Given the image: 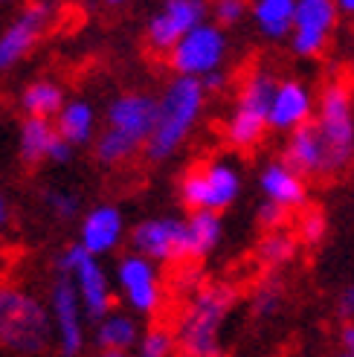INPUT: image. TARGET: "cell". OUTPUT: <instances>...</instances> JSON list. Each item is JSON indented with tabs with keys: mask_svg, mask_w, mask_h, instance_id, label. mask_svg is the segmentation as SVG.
I'll return each instance as SVG.
<instances>
[{
	"mask_svg": "<svg viewBox=\"0 0 354 357\" xmlns=\"http://www.w3.org/2000/svg\"><path fill=\"white\" fill-rule=\"evenodd\" d=\"M340 343H343V351L346 354H354V319L343 326V334H340Z\"/></svg>",
	"mask_w": 354,
	"mask_h": 357,
	"instance_id": "36",
	"label": "cell"
},
{
	"mask_svg": "<svg viewBox=\"0 0 354 357\" xmlns=\"http://www.w3.org/2000/svg\"><path fill=\"white\" fill-rule=\"evenodd\" d=\"M174 349V334L169 328H148L139 334L137 357H169Z\"/></svg>",
	"mask_w": 354,
	"mask_h": 357,
	"instance_id": "28",
	"label": "cell"
},
{
	"mask_svg": "<svg viewBox=\"0 0 354 357\" xmlns=\"http://www.w3.org/2000/svg\"><path fill=\"white\" fill-rule=\"evenodd\" d=\"M56 131L73 149L76 146H84V142H91L93 134H96V111L84 99L64 102L61 114L56 116Z\"/></svg>",
	"mask_w": 354,
	"mask_h": 357,
	"instance_id": "20",
	"label": "cell"
},
{
	"mask_svg": "<svg viewBox=\"0 0 354 357\" xmlns=\"http://www.w3.org/2000/svg\"><path fill=\"white\" fill-rule=\"evenodd\" d=\"M236 294L226 284H212L192 296L189 308L177 328V343L183 357H218L221 354V328L233 311Z\"/></svg>",
	"mask_w": 354,
	"mask_h": 357,
	"instance_id": "3",
	"label": "cell"
},
{
	"mask_svg": "<svg viewBox=\"0 0 354 357\" xmlns=\"http://www.w3.org/2000/svg\"><path fill=\"white\" fill-rule=\"evenodd\" d=\"M186 233H189V256H206L212 253L221 238H224V224L218 212H192L186 218Z\"/></svg>",
	"mask_w": 354,
	"mask_h": 357,
	"instance_id": "24",
	"label": "cell"
},
{
	"mask_svg": "<svg viewBox=\"0 0 354 357\" xmlns=\"http://www.w3.org/2000/svg\"><path fill=\"white\" fill-rule=\"evenodd\" d=\"M21 108L32 119H52L64 108V93L56 82H32L21 96Z\"/></svg>",
	"mask_w": 354,
	"mask_h": 357,
	"instance_id": "25",
	"label": "cell"
},
{
	"mask_svg": "<svg viewBox=\"0 0 354 357\" xmlns=\"http://www.w3.org/2000/svg\"><path fill=\"white\" fill-rule=\"evenodd\" d=\"M52 17H56V6H49V3L26 6L17 15L15 21L0 32V70H9L21 59H26L29 50L44 38Z\"/></svg>",
	"mask_w": 354,
	"mask_h": 357,
	"instance_id": "13",
	"label": "cell"
},
{
	"mask_svg": "<svg viewBox=\"0 0 354 357\" xmlns=\"http://www.w3.org/2000/svg\"><path fill=\"white\" fill-rule=\"evenodd\" d=\"M337 3L331 0H296L291 47L305 59L320 56L331 38V29L337 26Z\"/></svg>",
	"mask_w": 354,
	"mask_h": 357,
	"instance_id": "12",
	"label": "cell"
},
{
	"mask_svg": "<svg viewBox=\"0 0 354 357\" xmlns=\"http://www.w3.org/2000/svg\"><path fill=\"white\" fill-rule=\"evenodd\" d=\"M340 314H346V317H354V282H351L348 288L340 294Z\"/></svg>",
	"mask_w": 354,
	"mask_h": 357,
	"instance_id": "35",
	"label": "cell"
},
{
	"mask_svg": "<svg viewBox=\"0 0 354 357\" xmlns=\"http://www.w3.org/2000/svg\"><path fill=\"white\" fill-rule=\"evenodd\" d=\"M3 264H6V261H3V256H0V273H3Z\"/></svg>",
	"mask_w": 354,
	"mask_h": 357,
	"instance_id": "41",
	"label": "cell"
},
{
	"mask_svg": "<svg viewBox=\"0 0 354 357\" xmlns=\"http://www.w3.org/2000/svg\"><path fill=\"white\" fill-rule=\"evenodd\" d=\"M325 236V218H323V212H305L302 215V238L305 241H311V244H316Z\"/></svg>",
	"mask_w": 354,
	"mask_h": 357,
	"instance_id": "32",
	"label": "cell"
},
{
	"mask_svg": "<svg viewBox=\"0 0 354 357\" xmlns=\"http://www.w3.org/2000/svg\"><path fill=\"white\" fill-rule=\"evenodd\" d=\"M282 305V284L279 282H264L253 294V314L256 317H270Z\"/></svg>",
	"mask_w": 354,
	"mask_h": 357,
	"instance_id": "30",
	"label": "cell"
},
{
	"mask_svg": "<svg viewBox=\"0 0 354 357\" xmlns=\"http://www.w3.org/2000/svg\"><path fill=\"white\" fill-rule=\"evenodd\" d=\"M9 221V201H6V195L0 192V227H3Z\"/></svg>",
	"mask_w": 354,
	"mask_h": 357,
	"instance_id": "38",
	"label": "cell"
},
{
	"mask_svg": "<svg viewBox=\"0 0 354 357\" xmlns=\"http://www.w3.org/2000/svg\"><path fill=\"white\" fill-rule=\"evenodd\" d=\"M285 212L288 209H282V206H276V204H270V201H264L261 206H259V221L264 224V227H279L282 224V218H285Z\"/></svg>",
	"mask_w": 354,
	"mask_h": 357,
	"instance_id": "33",
	"label": "cell"
},
{
	"mask_svg": "<svg viewBox=\"0 0 354 357\" xmlns=\"http://www.w3.org/2000/svg\"><path fill=\"white\" fill-rule=\"evenodd\" d=\"M285 163L299 174H331V154L328 146L314 122L291 131L288 137V160Z\"/></svg>",
	"mask_w": 354,
	"mask_h": 357,
	"instance_id": "18",
	"label": "cell"
},
{
	"mask_svg": "<svg viewBox=\"0 0 354 357\" xmlns=\"http://www.w3.org/2000/svg\"><path fill=\"white\" fill-rule=\"evenodd\" d=\"M73 151H76V149L59 137L56 142H52V149H49V157H47V160H52V163H70V160H73Z\"/></svg>",
	"mask_w": 354,
	"mask_h": 357,
	"instance_id": "34",
	"label": "cell"
},
{
	"mask_svg": "<svg viewBox=\"0 0 354 357\" xmlns=\"http://www.w3.org/2000/svg\"><path fill=\"white\" fill-rule=\"evenodd\" d=\"M311 114H314V96L302 82H296V79L276 82V91L270 99V114H268L270 128L296 131L311 122Z\"/></svg>",
	"mask_w": 354,
	"mask_h": 357,
	"instance_id": "16",
	"label": "cell"
},
{
	"mask_svg": "<svg viewBox=\"0 0 354 357\" xmlns=\"http://www.w3.org/2000/svg\"><path fill=\"white\" fill-rule=\"evenodd\" d=\"M137 149H139L137 142H131L128 137H122V134H116V131H111V128H105V131L96 137V146H93L96 160H99V163H105V166H119V163H125V160H128Z\"/></svg>",
	"mask_w": 354,
	"mask_h": 357,
	"instance_id": "26",
	"label": "cell"
},
{
	"mask_svg": "<svg viewBox=\"0 0 354 357\" xmlns=\"http://www.w3.org/2000/svg\"><path fill=\"white\" fill-rule=\"evenodd\" d=\"M337 357H354V354H346V351H343V354H337Z\"/></svg>",
	"mask_w": 354,
	"mask_h": 357,
	"instance_id": "42",
	"label": "cell"
},
{
	"mask_svg": "<svg viewBox=\"0 0 354 357\" xmlns=\"http://www.w3.org/2000/svg\"><path fill=\"white\" fill-rule=\"evenodd\" d=\"M296 0H259L253 6V21L259 32L270 41H282L293 32Z\"/></svg>",
	"mask_w": 354,
	"mask_h": 357,
	"instance_id": "21",
	"label": "cell"
},
{
	"mask_svg": "<svg viewBox=\"0 0 354 357\" xmlns=\"http://www.w3.org/2000/svg\"><path fill=\"white\" fill-rule=\"evenodd\" d=\"M337 12H346V15H354V0H340V3H337Z\"/></svg>",
	"mask_w": 354,
	"mask_h": 357,
	"instance_id": "39",
	"label": "cell"
},
{
	"mask_svg": "<svg viewBox=\"0 0 354 357\" xmlns=\"http://www.w3.org/2000/svg\"><path fill=\"white\" fill-rule=\"evenodd\" d=\"M49 340V308L17 284H0V346L15 354H41Z\"/></svg>",
	"mask_w": 354,
	"mask_h": 357,
	"instance_id": "2",
	"label": "cell"
},
{
	"mask_svg": "<svg viewBox=\"0 0 354 357\" xmlns=\"http://www.w3.org/2000/svg\"><path fill=\"white\" fill-rule=\"evenodd\" d=\"M56 139H59L56 122L26 116L24 125H21V137H17L21 160H24V163H29V166L41 163V160L49 157V149H52V142H56Z\"/></svg>",
	"mask_w": 354,
	"mask_h": 357,
	"instance_id": "22",
	"label": "cell"
},
{
	"mask_svg": "<svg viewBox=\"0 0 354 357\" xmlns=\"http://www.w3.org/2000/svg\"><path fill=\"white\" fill-rule=\"evenodd\" d=\"M259 186L264 192V201H270L282 209H293L305 201V181L296 169H291L285 160L268 163L259 174Z\"/></svg>",
	"mask_w": 354,
	"mask_h": 357,
	"instance_id": "19",
	"label": "cell"
},
{
	"mask_svg": "<svg viewBox=\"0 0 354 357\" xmlns=\"http://www.w3.org/2000/svg\"><path fill=\"white\" fill-rule=\"evenodd\" d=\"M273 91H276V82L268 73H253L241 84L236 108L226 119V139L236 149H250L261 139L264 128H268Z\"/></svg>",
	"mask_w": 354,
	"mask_h": 357,
	"instance_id": "6",
	"label": "cell"
},
{
	"mask_svg": "<svg viewBox=\"0 0 354 357\" xmlns=\"http://www.w3.org/2000/svg\"><path fill=\"white\" fill-rule=\"evenodd\" d=\"M206 21V6L201 0H169L160 12L151 15L146 26V41L157 52H171L186 35Z\"/></svg>",
	"mask_w": 354,
	"mask_h": 357,
	"instance_id": "11",
	"label": "cell"
},
{
	"mask_svg": "<svg viewBox=\"0 0 354 357\" xmlns=\"http://www.w3.org/2000/svg\"><path fill=\"white\" fill-rule=\"evenodd\" d=\"M241 195V174L226 160H212V163L192 169L180 183V201L192 212H221L229 204H236Z\"/></svg>",
	"mask_w": 354,
	"mask_h": 357,
	"instance_id": "7",
	"label": "cell"
},
{
	"mask_svg": "<svg viewBox=\"0 0 354 357\" xmlns=\"http://www.w3.org/2000/svg\"><path fill=\"white\" fill-rule=\"evenodd\" d=\"M293 250H296L293 236L285 233V229H273V233H268V236L261 238L259 256L268 261V264H282V261H288L293 256Z\"/></svg>",
	"mask_w": 354,
	"mask_h": 357,
	"instance_id": "27",
	"label": "cell"
},
{
	"mask_svg": "<svg viewBox=\"0 0 354 357\" xmlns=\"http://www.w3.org/2000/svg\"><path fill=\"white\" fill-rule=\"evenodd\" d=\"M49 319H52V337L59 343L64 357H79L84 349V308L79 294L67 276H59L49 291Z\"/></svg>",
	"mask_w": 354,
	"mask_h": 357,
	"instance_id": "10",
	"label": "cell"
},
{
	"mask_svg": "<svg viewBox=\"0 0 354 357\" xmlns=\"http://www.w3.org/2000/svg\"><path fill=\"white\" fill-rule=\"evenodd\" d=\"M116 284L131 311L137 314H154L160 308L163 288H160V276H157L154 261L128 253L116 261Z\"/></svg>",
	"mask_w": 354,
	"mask_h": 357,
	"instance_id": "14",
	"label": "cell"
},
{
	"mask_svg": "<svg viewBox=\"0 0 354 357\" xmlns=\"http://www.w3.org/2000/svg\"><path fill=\"white\" fill-rule=\"evenodd\" d=\"M212 12H215V24L224 29V26H236L241 17H244L247 6L241 3V0H218Z\"/></svg>",
	"mask_w": 354,
	"mask_h": 357,
	"instance_id": "31",
	"label": "cell"
},
{
	"mask_svg": "<svg viewBox=\"0 0 354 357\" xmlns=\"http://www.w3.org/2000/svg\"><path fill=\"white\" fill-rule=\"evenodd\" d=\"M99 357H128V354L125 351H102Z\"/></svg>",
	"mask_w": 354,
	"mask_h": 357,
	"instance_id": "40",
	"label": "cell"
},
{
	"mask_svg": "<svg viewBox=\"0 0 354 357\" xmlns=\"http://www.w3.org/2000/svg\"><path fill=\"white\" fill-rule=\"evenodd\" d=\"M203 99L206 91L201 79H186L177 76L166 84L163 96L157 99V125L154 134L146 142V157L160 163L169 160L177 149L186 142V137L192 134L194 122H198L201 111H203Z\"/></svg>",
	"mask_w": 354,
	"mask_h": 357,
	"instance_id": "1",
	"label": "cell"
},
{
	"mask_svg": "<svg viewBox=\"0 0 354 357\" xmlns=\"http://www.w3.org/2000/svg\"><path fill=\"white\" fill-rule=\"evenodd\" d=\"M226 59V35L218 24L203 21L194 26L186 38L169 52V64L177 76L186 79H206L218 73Z\"/></svg>",
	"mask_w": 354,
	"mask_h": 357,
	"instance_id": "8",
	"label": "cell"
},
{
	"mask_svg": "<svg viewBox=\"0 0 354 357\" xmlns=\"http://www.w3.org/2000/svg\"><path fill=\"white\" fill-rule=\"evenodd\" d=\"M157 125V99L148 93H122L108 105V128L146 146Z\"/></svg>",
	"mask_w": 354,
	"mask_h": 357,
	"instance_id": "15",
	"label": "cell"
},
{
	"mask_svg": "<svg viewBox=\"0 0 354 357\" xmlns=\"http://www.w3.org/2000/svg\"><path fill=\"white\" fill-rule=\"evenodd\" d=\"M122 233H125V221H122V212L116 206H93L87 215L82 218V229H79V247L87 250L91 256H105L111 250L119 247Z\"/></svg>",
	"mask_w": 354,
	"mask_h": 357,
	"instance_id": "17",
	"label": "cell"
},
{
	"mask_svg": "<svg viewBox=\"0 0 354 357\" xmlns=\"http://www.w3.org/2000/svg\"><path fill=\"white\" fill-rule=\"evenodd\" d=\"M59 276H67L73 282L79 302L84 308V317L105 319L114 311V288H111L108 273H105L99 259L91 256L87 250H82L79 244L67 247L59 256Z\"/></svg>",
	"mask_w": 354,
	"mask_h": 357,
	"instance_id": "5",
	"label": "cell"
},
{
	"mask_svg": "<svg viewBox=\"0 0 354 357\" xmlns=\"http://www.w3.org/2000/svg\"><path fill=\"white\" fill-rule=\"evenodd\" d=\"M131 247L148 261L189 259V233L180 218H146L131 229Z\"/></svg>",
	"mask_w": 354,
	"mask_h": 357,
	"instance_id": "9",
	"label": "cell"
},
{
	"mask_svg": "<svg viewBox=\"0 0 354 357\" xmlns=\"http://www.w3.org/2000/svg\"><path fill=\"white\" fill-rule=\"evenodd\" d=\"M201 84H203V91H221V87H224V73L218 70V73H212V76L201 79Z\"/></svg>",
	"mask_w": 354,
	"mask_h": 357,
	"instance_id": "37",
	"label": "cell"
},
{
	"mask_svg": "<svg viewBox=\"0 0 354 357\" xmlns=\"http://www.w3.org/2000/svg\"><path fill=\"white\" fill-rule=\"evenodd\" d=\"M44 204H47V209L59 221L76 218L79 215V206H82L79 204V195L70 192V189H49V192H44Z\"/></svg>",
	"mask_w": 354,
	"mask_h": 357,
	"instance_id": "29",
	"label": "cell"
},
{
	"mask_svg": "<svg viewBox=\"0 0 354 357\" xmlns=\"http://www.w3.org/2000/svg\"><path fill=\"white\" fill-rule=\"evenodd\" d=\"M96 343L102 346V351H125L128 354V349L139 343V326H137V319L131 314L111 311L105 319H99Z\"/></svg>",
	"mask_w": 354,
	"mask_h": 357,
	"instance_id": "23",
	"label": "cell"
},
{
	"mask_svg": "<svg viewBox=\"0 0 354 357\" xmlns=\"http://www.w3.org/2000/svg\"><path fill=\"white\" fill-rule=\"evenodd\" d=\"M314 125L328 146L331 172H343L354 160V96L343 82L325 84Z\"/></svg>",
	"mask_w": 354,
	"mask_h": 357,
	"instance_id": "4",
	"label": "cell"
}]
</instances>
